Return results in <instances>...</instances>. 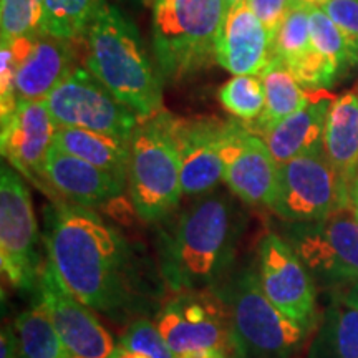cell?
I'll return each instance as SVG.
<instances>
[{
    "label": "cell",
    "mask_w": 358,
    "mask_h": 358,
    "mask_svg": "<svg viewBox=\"0 0 358 358\" xmlns=\"http://www.w3.org/2000/svg\"><path fill=\"white\" fill-rule=\"evenodd\" d=\"M134 2H140V3H145V6H148V3H150L151 0H134Z\"/></svg>",
    "instance_id": "obj_41"
},
{
    "label": "cell",
    "mask_w": 358,
    "mask_h": 358,
    "mask_svg": "<svg viewBox=\"0 0 358 358\" xmlns=\"http://www.w3.org/2000/svg\"><path fill=\"white\" fill-rule=\"evenodd\" d=\"M0 32L3 43L43 34V0H0Z\"/></svg>",
    "instance_id": "obj_30"
},
{
    "label": "cell",
    "mask_w": 358,
    "mask_h": 358,
    "mask_svg": "<svg viewBox=\"0 0 358 358\" xmlns=\"http://www.w3.org/2000/svg\"><path fill=\"white\" fill-rule=\"evenodd\" d=\"M57 124L45 100L19 101L13 115L2 123V156L13 169L45 191L43 168L53 146Z\"/></svg>",
    "instance_id": "obj_17"
},
{
    "label": "cell",
    "mask_w": 358,
    "mask_h": 358,
    "mask_svg": "<svg viewBox=\"0 0 358 358\" xmlns=\"http://www.w3.org/2000/svg\"><path fill=\"white\" fill-rule=\"evenodd\" d=\"M248 3L256 13V17L262 22L271 37L275 40L282 22L287 15L292 0H248Z\"/></svg>",
    "instance_id": "obj_34"
},
{
    "label": "cell",
    "mask_w": 358,
    "mask_h": 358,
    "mask_svg": "<svg viewBox=\"0 0 358 358\" xmlns=\"http://www.w3.org/2000/svg\"><path fill=\"white\" fill-rule=\"evenodd\" d=\"M192 358H248V357L244 355V352L241 350V347L237 345V342H234L229 348H226V350L214 352V353H206V355L192 357Z\"/></svg>",
    "instance_id": "obj_36"
},
{
    "label": "cell",
    "mask_w": 358,
    "mask_h": 358,
    "mask_svg": "<svg viewBox=\"0 0 358 358\" xmlns=\"http://www.w3.org/2000/svg\"><path fill=\"white\" fill-rule=\"evenodd\" d=\"M164 122L176 145L181 163L182 194L198 196L214 191L224 181L221 148L229 122L216 118H178L164 111Z\"/></svg>",
    "instance_id": "obj_15"
},
{
    "label": "cell",
    "mask_w": 358,
    "mask_h": 358,
    "mask_svg": "<svg viewBox=\"0 0 358 358\" xmlns=\"http://www.w3.org/2000/svg\"><path fill=\"white\" fill-rule=\"evenodd\" d=\"M221 156L224 182L232 196L248 206L271 208L279 187L280 164L262 138L243 123L229 122Z\"/></svg>",
    "instance_id": "obj_14"
},
{
    "label": "cell",
    "mask_w": 358,
    "mask_h": 358,
    "mask_svg": "<svg viewBox=\"0 0 358 358\" xmlns=\"http://www.w3.org/2000/svg\"><path fill=\"white\" fill-rule=\"evenodd\" d=\"M285 241L324 284L343 287L358 277V217L353 206L317 222H292Z\"/></svg>",
    "instance_id": "obj_11"
},
{
    "label": "cell",
    "mask_w": 358,
    "mask_h": 358,
    "mask_svg": "<svg viewBox=\"0 0 358 358\" xmlns=\"http://www.w3.org/2000/svg\"><path fill=\"white\" fill-rule=\"evenodd\" d=\"M222 0H155L153 43L161 77L181 80L216 62Z\"/></svg>",
    "instance_id": "obj_5"
},
{
    "label": "cell",
    "mask_w": 358,
    "mask_h": 358,
    "mask_svg": "<svg viewBox=\"0 0 358 358\" xmlns=\"http://www.w3.org/2000/svg\"><path fill=\"white\" fill-rule=\"evenodd\" d=\"M307 358H358V306L347 295L335 294Z\"/></svg>",
    "instance_id": "obj_23"
},
{
    "label": "cell",
    "mask_w": 358,
    "mask_h": 358,
    "mask_svg": "<svg viewBox=\"0 0 358 358\" xmlns=\"http://www.w3.org/2000/svg\"><path fill=\"white\" fill-rule=\"evenodd\" d=\"M345 38L353 65L358 64V0H325L320 6Z\"/></svg>",
    "instance_id": "obj_32"
},
{
    "label": "cell",
    "mask_w": 358,
    "mask_h": 358,
    "mask_svg": "<svg viewBox=\"0 0 358 358\" xmlns=\"http://www.w3.org/2000/svg\"><path fill=\"white\" fill-rule=\"evenodd\" d=\"M234 198L214 189L158 222L156 261L169 292L214 289L236 267L245 214Z\"/></svg>",
    "instance_id": "obj_2"
},
{
    "label": "cell",
    "mask_w": 358,
    "mask_h": 358,
    "mask_svg": "<svg viewBox=\"0 0 358 358\" xmlns=\"http://www.w3.org/2000/svg\"><path fill=\"white\" fill-rule=\"evenodd\" d=\"M353 208H355V213H357V217H358V179H357L355 189H353Z\"/></svg>",
    "instance_id": "obj_40"
},
{
    "label": "cell",
    "mask_w": 358,
    "mask_h": 358,
    "mask_svg": "<svg viewBox=\"0 0 358 358\" xmlns=\"http://www.w3.org/2000/svg\"><path fill=\"white\" fill-rule=\"evenodd\" d=\"M310 45L337 77L353 66L345 38L320 7H310Z\"/></svg>",
    "instance_id": "obj_29"
},
{
    "label": "cell",
    "mask_w": 358,
    "mask_h": 358,
    "mask_svg": "<svg viewBox=\"0 0 358 358\" xmlns=\"http://www.w3.org/2000/svg\"><path fill=\"white\" fill-rule=\"evenodd\" d=\"M213 290L226 306L237 345L248 358H289L306 340L308 329L264 294L254 262L236 266Z\"/></svg>",
    "instance_id": "obj_4"
},
{
    "label": "cell",
    "mask_w": 358,
    "mask_h": 358,
    "mask_svg": "<svg viewBox=\"0 0 358 358\" xmlns=\"http://www.w3.org/2000/svg\"><path fill=\"white\" fill-rule=\"evenodd\" d=\"M222 108L243 122L254 123L266 106V92L261 75H234L219 88Z\"/></svg>",
    "instance_id": "obj_28"
},
{
    "label": "cell",
    "mask_w": 358,
    "mask_h": 358,
    "mask_svg": "<svg viewBox=\"0 0 358 358\" xmlns=\"http://www.w3.org/2000/svg\"><path fill=\"white\" fill-rule=\"evenodd\" d=\"M0 358H20L19 340H17L13 324H7L2 327V335H0Z\"/></svg>",
    "instance_id": "obj_35"
},
{
    "label": "cell",
    "mask_w": 358,
    "mask_h": 358,
    "mask_svg": "<svg viewBox=\"0 0 358 358\" xmlns=\"http://www.w3.org/2000/svg\"><path fill=\"white\" fill-rule=\"evenodd\" d=\"M292 2L303 3V6H307V7H320L325 0H292Z\"/></svg>",
    "instance_id": "obj_38"
},
{
    "label": "cell",
    "mask_w": 358,
    "mask_h": 358,
    "mask_svg": "<svg viewBox=\"0 0 358 358\" xmlns=\"http://www.w3.org/2000/svg\"><path fill=\"white\" fill-rule=\"evenodd\" d=\"M100 0H43V29L55 37L77 40L87 32Z\"/></svg>",
    "instance_id": "obj_26"
},
{
    "label": "cell",
    "mask_w": 358,
    "mask_h": 358,
    "mask_svg": "<svg viewBox=\"0 0 358 358\" xmlns=\"http://www.w3.org/2000/svg\"><path fill=\"white\" fill-rule=\"evenodd\" d=\"M29 186L12 166L0 168V267L22 292L38 290L47 264Z\"/></svg>",
    "instance_id": "obj_7"
},
{
    "label": "cell",
    "mask_w": 358,
    "mask_h": 358,
    "mask_svg": "<svg viewBox=\"0 0 358 358\" xmlns=\"http://www.w3.org/2000/svg\"><path fill=\"white\" fill-rule=\"evenodd\" d=\"M266 92V106L262 115L248 127L252 133H259L272 124L282 122L295 111L302 110L308 105L313 96V92H307L297 82L292 71L279 58H272V62L261 73Z\"/></svg>",
    "instance_id": "obj_24"
},
{
    "label": "cell",
    "mask_w": 358,
    "mask_h": 358,
    "mask_svg": "<svg viewBox=\"0 0 358 358\" xmlns=\"http://www.w3.org/2000/svg\"><path fill=\"white\" fill-rule=\"evenodd\" d=\"M43 181L52 198L55 194L83 208H100L123 196L124 186L110 173L52 146L43 168Z\"/></svg>",
    "instance_id": "obj_19"
},
{
    "label": "cell",
    "mask_w": 358,
    "mask_h": 358,
    "mask_svg": "<svg viewBox=\"0 0 358 358\" xmlns=\"http://www.w3.org/2000/svg\"><path fill=\"white\" fill-rule=\"evenodd\" d=\"M73 42L43 32L8 43L17 64L15 92L19 101L47 100L75 66Z\"/></svg>",
    "instance_id": "obj_16"
},
{
    "label": "cell",
    "mask_w": 358,
    "mask_h": 358,
    "mask_svg": "<svg viewBox=\"0 0 358 358\" xmlns=\"http://www.w3.org/2000/svg\"><path fill=\"white\" fill-rule=\"evenodd\" d=\"M45 103L57 128L90 129L124 141L131 140L141 122L140 116L83 66H73Z\"/></svg>",
    "instance_id": "obj_9"
},
{
    "label": "cell",
    "mask_w": 358,
    "mask_h": 358,
    "mask_svg": "<svg viewBox=\"0 0 358 358\" xmlns=\"http://www.w3.org/2000/svg\"><path fill=\"white\" fill-rule=\"evenodd\" d=\"M17 64L13 60L12 48L8 43L0 47V124L6 123L19 105L15 92Z\"/></svg>",
    "instance_id": "obj_33"
},
{
    "label": "cell",
    "mask_w": 358,
    "mask_h": 358,
    "mask_svg": "<svg viewBox=\"0 0 358 358\" xmlns=\"http://www.w3.org/2000/svg\"><path fill=\"white\" fill-rule=\"evenodd\" d=\"M43 248L48 262L80 302L116 324L159 310L166 284L158 261L93 209L55 201L45 208Z\"/></svg>",
    "instance_id": "obj_1"
},
{
    "label": "cell",
    "mask_w": 358,
    "mask_h": 358,
    "mask_svg": "<svg viewBox=\"0 0 358 358\" xmlns=\"http://www.w3.org/2000/svg\"><path fill=\"white\" fill-rule=\"evenodd\" d=\"M324 155L353 192L358 179V93L335 98L327 116Z\"/></svg>",
    "instance_id": "obj_21"
},
{
    "label": "cell",
    "mask_w": 358,
    "mask_h": 358,
    "mask_svg": "<svg viewBox=\"0 0 358 358\" xmlns=\"http://www.w3.org/2000/svg\"><path fill=\"white\" fill-rule=\"evenodd\" d=\"M85 65L140 118L163 111L161 71L148 57L141 35L118 7L100 0L85 32Z\"/></svg>",
    "instance_id": "obj_3"
},
{
    "label": "cell",
    "mask_w": 358,
    "mask_h": 358,
    "mask_svg": "<svg viewBox=\"0 0 358 358\" xmlns=\"http://www.w3.org/2000/svg\"><path fill=\"white\" fill-rule=\"evenodd\" d=\"M153 322L178 358L221 352L236 342L227 308L213 289L173 294Z\"/></svg>",
    "instance_id": "obj_8"
},
{
    "label": "cell",
    "mask_w": 358,
    "mask_h": 358,
    "mask_svg": "<svg viewBox=\"0 0 358 358\" xmlns=\"http://www.w3.org/2000/svg\"><path fill=\"white\" fill-rule=\"evenodd\" d=\"M134 358H178L169 348L158 327L148 317L131 322L118 342Z\"/></svg>",
    "instance_id": "obj_31"
},
{
    "label": "cell",
    "mask_w": 358,
    "mask_h": 358,
    "mask_svg": "<svg viewBox=\"0 0 358 358\" xmlns=\"http://www.w3.org/2000/svg\"><path fill=\"white\" fill-rule=\"evenodd\" d=\"M224 2V10H229V8H232L234 6H237V3L241 2H245V0H222Z\"/></svg>",
    "instance_id": "obj_39"
},
{
    "label": "cell",
    "mask_w": 358,
    "mask_h": 358,
    "mask_svg": "<svg viewBox=\"0 0 358 358\" xmlns=\"http://www.w3.org/2000/svg\"><path fill=\"white\" fill-rule=\"evenodd\" d=\"M310 50V7L292 2L274 40V58L292 70Z\"/></svg>",
    "instance_id": "obj_27"
},
{
    "label": "cell",
    "mask_w": 358,
    "mask_h": 358,
    "mask_svg": "<svg viewBox=\"0 0 358 358\" xmlns=\"http://www.w3.org/2000/svg\"><path fill=\"white\" fill-rule=\"evenodd\" d=\"M337 292L347 295V297L350 299V301H353L358 306V277H357L355 280L348 282V284L343 285V287H340Z\"/></svg>",
    "instance_id": "obj_37"
},
{
    "label": "cell",
    "mask_w": 358,
    "mask_h": 358,
    "mask_svg": "<svg viewBox=\"0 0 358 358\" xmlns=\"http://www.w3.org/2000/svg\"><path fill=\"white\" fill-rule=\"evenodd\" d=\"M128 192L134 213L158 224L171 216L182 194L181 163L164 110L143 118L129 140Z\"/></svg>",
    "instance_id": "obj_6"
},
{
    "label": "cell",
    "mask_w": 358,
    "mask_h": 358,
    "mask_svg": "<svg viewBox=\"0 0 358 358\" xmlns=\"http://www.w3.org/2000/svg\"><path fill=\"white\" fill-rule=\"evenodd\" d=\"M38 301L47 310L70 358H108L118 343L92 308L80 302L50 262L38 284Z\"/></svg>",
    "instance_id": "obj_13"
},
{
    "label": "cell",
    "mask_w": 358,
    "mask_h": 358,
    "mask_svg": "<svg viewBox=\"0 0 358 358\" xmlns=\"http://www.w3.org/2000/svg\"><path fill=\"white\" fill-rule=\"evenodd\" d=\"M335 96L325 90H315L308 105L282 122L256 133L262 138L279 164L289 163L297 156L322 151L327 116Z\"/></svg>",
    "instance_id": "obj_20"
},
{
    "label": "cell",
    "mask_w": 358,
    "mask_h": 358,
    "mask_svg": "<svg viewBox=\"0 0 358 358\" xmlns=\"http://www.w3.org/2000/svg\"><path fill=\"white\" fill-rule=\"evenodd\" d=\"M256 266L268 301L289 319L310 330L317 308L315 285L287 241L274 231L266 232L259 241Z\"/></svg>",
    "instance_id": "obj_12"
},
{
    "label": "cell",
    "mask_w": 358,
    "mask_h": 358,
    "mask_svg": "<svg viewBox=\"0 0 358 358\" xmlns=\"http://www.w3.org/2000/svg\"><path fill=\"white\" fill-rule=\"evenodd\" d=\"M20 358H70L45 307L34 303L13 320Z\"/></svg>",
    "instance_id": "obj_25"
},
{
    "label": "cell",
    "mask_w": 358,
    "mask_h": 358,
    "mask_svg": "<svg viewBox=\"0 0 358 358\" xmlns=\"http://www.w3.org/2000/svg\"><path fill=\"white\" fill-rule=\"evenodd\" d=\"M353 206V192L325 158L313 151L280 164L279 187L268 209L287 222H317Z\"/></svg>",
    "instance_id": "obj_10"
},
{
    "label": "cell",
    "mask_w": 358,
    "mask_h": 358,
    "mask_svg": "<svg viewBox=\"0 0 358 358\" xmlns=\"http://www.w3.org/2000/svg\"><path fill=\"white\" fill-rule=\"evenodd\" d=\"M274 58V38L245 2L224 15L216 43V64L232 75H261Z\"/></svg>",
    "instance_id": "obj_18"
},
{
    "label": "cell",
    "mask_w": 358,
    "mask_h": 358,
    "mask_svg": "<svg viewBox=\"0 0 358 358\" xmlns=\"http://www.w3.org/2000/svg\"><path fill=\"white\" fill-rule=\"evenodd\" d=\"M53 146L128 185L129 141L82 128H57Z\"/></svg>",
    "instance_id": "obj_22"
}]
</instances>
